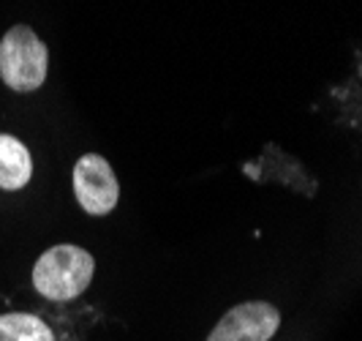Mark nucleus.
Masks as SVG:
<instances>
[{"instance_id":"1","label":"nucleus","mask_w":362,"mask_h":341,"mask_svg":"<svg viewBox=\"0 0 362 341\" xmlns=\"http://www.w3.org/2000/svg\"><path fill=\"white\" fill-rule=\"evenodd\" d=\"M93 270H95V262L90 252L63 243L38 257L33 268V284H36V292L49 301H74L90 287Z\"/></svg>"},{"instance_id":"2","label":"nucleus","mask_w":362,"mask_h":341,"mask_svg":"<svg viewBox=\"0 0 362 341\" xmlns=\"http://www.w3.org/2000/svg\"><path fill=\"white\" fill-rule=\"evenodd\" d=\"M47 44L28 25H14L0 41V77L11 90L30 93L47 79Z\"/></svg>"},{"instance_id":"3","label":"nucleus","mask_w":362,"mask_h":341,"mask_svg":"<svg viewBox=\"0 0 362 341\" xmlns=\"http://www.w3.org/2000/svg\"><path fill=\"white\" fill-rule=\"evenodd\" d=\"M74 194L90 216H107L120 199V186L112 167L98 153H85L74 167Z\"/></svg>"},{"instance_id":"4","label":"nucleus","mask_w":362,"mask_h":341,"mask_svg":"<svg viewBox=\"0 0 362 341\" xmlns=\"http://www.w3.org/2000/svg\"><path fill=\"white\" fill-rule=\"evenodd\" d=\"M281 325L278 308L267 301L240 303L223 314L207 341H270Z\"/></svg>"},{"instance_id":"5","label":"nucleus","mask_w":362,"mask_h":341,"mask_svg":"<svg viewBox=\"0 0 362 341\" xmlns=\"http://www.w3.org/2000/svg\"><path fill=\"white\" fill-rule=\"evenodd\" d=\"M33 175V159L28 147L11 134H0V189L17 191Z\"/></svg>"},{"instance_id":"6","label":"nucleus","mask_w":362,"mask_h":341,"mask_svg":"<svg viewBox=\"0 0 362 341\" xmlns=\"http://www.w3.org/2000/svg\"><path fill=\"white\" fill-rule=\"evenodd\" d=\"M0 341H54V336L38 317L14 311L0 317Z\"/></svg>"}]
</instances>
